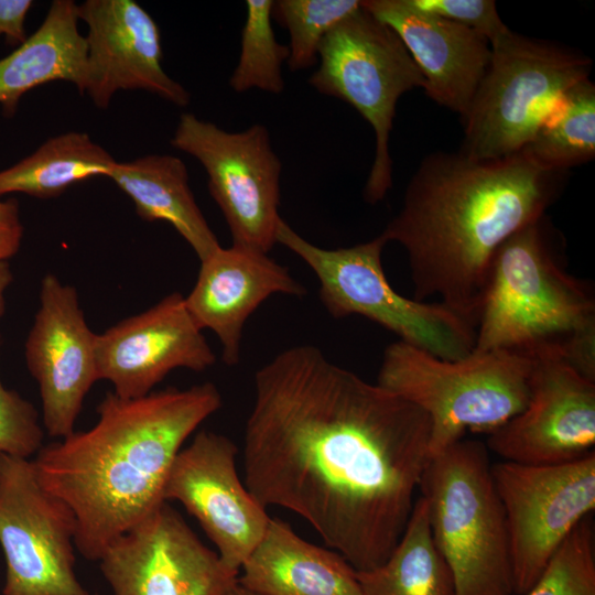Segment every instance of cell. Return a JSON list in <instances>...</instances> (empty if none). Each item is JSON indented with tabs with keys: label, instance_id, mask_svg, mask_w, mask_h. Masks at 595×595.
Masks as SVG:
<instances>
[{
	"label": "cell",
	"instance_id": "obj_1",
	"mask_svg": "<svg viewBox=\"0 0 595 595\" xmlns=\"http://www.w3.org/2000/svg\"><path fill=\"white\" fill-rule=\"evenodd\" d=\"M253 383L242 445L249 491L302 517L357 572L382 564L431 459L428 414L312 345L280 351Z\"/></svg>",
	"mask_w": 595,
	"mask_h": 595
},
{
	"label": "cell",
	"instance_id": "obj_2",
	"mask_svg": "<svg viewBox=\"0 0 595 595\" xmlns=\"http://www.w3.org/2000/svg\"><path fill=\"white\" fill-rule=\"evenodd\" d=\"M567 176L523 151L495 160L432 152L411 176L400 210L380 236L405 250L415 300L439 296L477 324L497 250L547 214Z\"/></svg>",
	"mask_w": 595,
	"mask_h": 595
},
{
	"label": "cell",
	"instance_id": "obj_3",
	"mask_svg": "<svg viewBox=\"0 0 595 595\" xmlns=\"http://www.w3.org/2000/svg\"><path fill=\"white\" fill-rule=\"evenodd\" d=\"M221 403L212 382L131 399L107 392L90 429L37 451V479L73 511L74 543L84 558L98 561L108 544L165 501L183 443Z\"/></svg>",
	"mask_w": 595,
	"mask_h": 595
},
{
	"label": "cell",
	"instance_id": "obj_4",
	"mask_svg": "<svg viewBox=\"0 0 595 595\" xmlns=\"http://www.w3.org/2000/svg\"><path fill=\"white\" fill-rule=\"evenodd\" d=\"M556 357L595 379L593 285L567 269L566 241L549 215L497 250L483 294L474 351Z\"/></svg>",
	"mask_w": 595,
	"mask_h": 595
},
{
	"label": "cell",
	"instance_id": "obj_5",
	"mask_svg": "<svg viewBox=\"0 0 595 595\" xmlns=\"http://www.w3.org/2000/svg\"><path fill=\"white\" fill-rule=\"evenodd\" d=\"M531 370V359L506 350L447 360L397 340L383 351L376 383L428 414L432 457L467 432L489 434L519 414Z\"/></svg>",
	"mask_w": 595,
	"mask_h": 595
},
{
	"label": "cell",
	"instance_id": "obj_6",
	"mask_svg": "<svg viewBox=\"0 0 595 595\" xmlns=\"http://www.w3.org/2000/svg\"><path fill=\"white\" fill-rule=\"evenodd\" d=\"M419 491L455 595H512L508 528L487 446L463 439L432 456Z\"/></svg>",
	"mask_w": 595,
	"mask_h": 595
},
{
	"label": "cell",
	"instance_id": "obj_7",
	"mask_svg": "<svg viewBox=\"0 0 595 595\" xmlns=\"http://www.w3.org/2000/svg\"><path fill=\"white\" fill-rule=\"evenodd\" d=\"M490 47L487 72L462 118L458 151L473 160L520 152L563 95L589 77L593 65L580 51L510 29Z\"/></svg>",
	"mask_w": 595,
	"mask_h": 595
},
{
	"label": "cell",
	"instance_id": "obj_8",
	"mask_svg": "<svg viewBox=\"0 0 595 595\" xmlns=\"http://www.w3.org/2000/svg\"><path fill=\"white\" fill-rule=\"evenodd\" d=\"M277 244L290 249L315 273L320 299L333 317L364 316L399 340L442 359H459L474 350V321L439 301L410 299L391 286L381 262L387 242L380 235L351 247L325 249L281 219Z\"/></svg>",
	"mask_w": 595,
	"mask_h": 595
},
{
	"label": "cell",
	"instance_id": "obj_9",
	"mask_svg": "<svg viewBox=\"0 0 595 595\" xmlns=\"http://www.w3.org/2000/svg\"><path fill=\"white\" fill-rule=\"evenodd\" d=\"M318 60L310 85L349 104L374 129L376 151L364 198L376 204L392 186L389 140L398 100L423 88L424 78L396 32L363 4L326 34Z\"/></svg>",
	"mask_w": 595,
	"mask_h": 595
},
{
	"label": "cell",
	"instance_id": "obj_10",
	"mask_svg": "<svg viewBox=\"0 0 595 595\" xmlns=\"http://www.w3.org/2000/svg\"><path fill=\"white\" fill-rule=\"evenodd\" d=\"M171 145L205 169L209 194L224 215L232 245L268 253L277 244L282 219L278 210L282 163L268 129L256 123L228 132L184 112Z\"/></svg>",
	"mask_w": 595,
	"mask_h": 595
},
{
	"label": "cell",
	"instance_id": "obj_11",
	"mask_svg": "<svg viewBox=\"0 0 595 595\" xmlns=\"http://www.w3.org/2000/svg\"><path fill=\"white\" fill-rule=\"evenodd\" d=\"M76 520L39 482L33 461L0 453L3 595H89L75 572Z\"/></svg>",
	"mask_w": 595,
	"mask_h": 595
},
{
	"label": "cell",
	"instance_id": "obj_12",
	"mask_svg": "<svg viewBox=\"0 0 595 595\" xmlns=\"http://www.w3.org/2000/svg\"><path fill=\"white\" fill-rule=\"evenodd\" d=\"M510 542L513 593L526 594L572 530L595 509V451L566 463L491 464Z\"/></svg>",
	"mask_w": 595,
	"mask_h": 595
},
{
	"label": "cell",
	"instance_id": "obj_13",
	"mask_svg": "<svg viewBox=\"0 0 595 595\" xmlns=\"http://www.w3.org/2000/svg\"><path fill=\"white\" fill-rule=\"evenodd\" d=\"M98 562L113 595H225L238 577L167 501L108 544Z\"/></svg>",
	"mask_w": 595,
	"mask_h": 595
},
{
	"label": "cell",
	"instance_id": "obj_14",
	"mask_svg": "<svg viewBox=\"0 0 595 595\" xmlns=\"http://www.w3.org/2000/svg\"><path fill=\"white\" fill-rule=\"evenodd\" d=\"M238 448L215 432H198L176 455L163 499L177 500L217 548L221 562L239 570L271 519L237 472Z\"/></svg>",
	"mask_w": 595,
	"mask_h": 595
},
{
	"label": "cell",
	"instance_id": "obj_15",
	"mask_svg": "<svg viewBox=\"0 0 595 595\" xmlns=\"http://www.w3.org/2000/svg\"><path fill=\"white\" fill-rule=\"evenodd\" d=\"M594 445L595 379L556 357L532 360L527 405L486 444L504 461L531 465L572 462Z\"/></svg>",
	"mask_w": 595,
	"mask_h": 595
},
{
	"label": "cell",
	"instance_id": "obj_16",
	"mask_svg": "<svg viewBox=\"0 0 595 595\" xmlns=\"http://www.w3.org/2000/svg\"><path fill=\"white\" fill-rule=\"evenodd\" d=\"M96 336L76 289L46 273L24 354L39 386L43 424L52 437L63 439L75 431L84 399L99 380Z\"/></svg>",
	"mask_w": 595,
	"mask_h": 595
},
{
	"label": "cell",
	"instance_id": "obj_17",
	"mask_svg": "<svg viewBox=\"0 0 595 595\" xmlns=\"http://www.w3.org/2000/svg\"><path fill=\"white\" fill-rule=\"evenodd\" d=\"M216 361L203 331L173 292L96 336L98 379L121 398H140L177 368L204 371Z\"/></svg>",
	"mask_w": 595,
	"mask_h": 595
},
{
	"label": "cell",
	"instance_id": "obj_18",
	"mask_svg": "<svg viewBox=\"0 0 595 595\" xmlns=\"http://www.w3.org/2000/svg\"><path fill=\"white\" fill-rule=\"evenodd\" d=\"M88 32L84 94L100 109L118 90L141 89L180 107L190 93L162 66L161 34L153 18L133 0H86L77 4Z\"/></svg>",
	"mask_w": 595,
	"mask_h": 595
},
{
	"label": "cell",
	"instance_id": "obj_19",
	"mask_svg": "<svg viewBox=\"0 0 595 595\" xmlns=\"http://www.w3.org/2000/svg\"><path fill=\"white\" fill-rule=\"evenodd\" d=\"M361 4L399 36L424 78L425 94L463 118L489 66V42L412 0H363Z\"/></svg>",
	"mask_w": 595,
	"mask_h": 595
},
{
	"label": "cell",
	"instance_id": "obj_20",
	"mask_svg": "<svg viewBox=\"0 0 595 595\" xmlns=\"http://www.w3.org/2000/svg\"><path fill=\"white\" fill-rule=\"evenodd\" d=\"M278 293L303 296L306 290L268 253L232 245L220 246L201 261L196 282L184 299L196 325L218 337L223 361L235 366L248 317Z\"/></svg>",
	"mask_w": 595,
	"mask_h": 595
},
{
	"label": "cell",
	"instance_id": "obj_21",
	"mask_svg": "<svg viewBox=\"0 0 595 595\" xmlns=\"http://www.w3.org/2000/svg\"><path fill=\"white\" fill-rule=\"evenodd\" d=\"M237 582L258 595H361L357 571L338 552L313 544L271 518Z\"/></svg>",
	"mask_w": 595,
	"mask_h": 595
},
{
	"label": "cell",
	"instance_id": "obj_22",
	"mask_svg": "<svg viewBox=\"0 0 595 595\" xmlns=\"http://www.w3.org/2000/svg\"><path fill=\"white\" fill-rule=\"evenodd\" d=\"M77 4L54 0L41 25L9 55L0 58V106L12 117L31 89L69 82L84 94L87 46L78 29Z\"/></svg>",
	"mask_w": 595,
	"mask_h": 595
},
{
	"label": "cell",
	"instance_id": "obj_23",
	"mask_svg": "<svg viewBox=\"0 0 595 595\" xmlns=\"http://www.w3.org/2000/svg\"><path fill=\"white\" fill-rule=\"evenodd\" d=\"M110 178L145 221L163 220L191 246L199 261L220 247L188 184L184 162L171 154H148L116 162Z\"/></svg>",
	"mask_w": 595,
	"mask_h": 595
},
{
	"label": "cell",
	"instance_id": "obj_24",
	"mask_svg": "<svg viewBox=\"0 0 595 595\" xmlns=\"http://www.w3.org/2000/svg\"><path fill=\"white\" fill-rule=\"evenodd\" d=\"M116 162L85 132L54 136L32 154L0 171V198L11 193L40 199L57 197L76 183L107 177Z\"/></svg>",
	"mask_w": 595,
	"mask_h": 595
},
{
	"label": "cell",
	"instance_id": "obj_25",
	"mask_svg": "<svg viewBox=\"0 0 595 595\" xmlns=\"http://www.w3.org/2000/svg\"><path fill=\"white\" fill-rule=\"evenodd\" d=\"M361 595H455L452 574L432 538L422 496L396 548L377 567L357 572Z\"/></svg>",
	"mask_w": 595,
	"mask_h": 595
},
{
	"label": "cell",
	"instance_id": "obj_26",
	"mask_svg": "<svg viewBox=\"0 0 595 595\" xmlns=\"http://www.w3.org/2000/svg\"><path fill=\"white\" fill-rule=\"evenodd\" d=\"M539 165L565 171L595 158V85L572 86L521 150Z\"/></svg>",
	"mask_w": 595,
	"mask_h": 595
},
{
	"label": "cell",
	"instance_id": "obj_27",
	"mask_svg": "<svg viewBox=\"0 0 595 595\" xmlns=\"http://www.w3.org/2000/svg\"><path fill=\"white\" fill-rule=\"evenodd\" d=\"M272 6V0L246 1L240 55L229 78L236 93L257 88L279 95L284 89L282 66L289 58V47L275 39Z\"/></svg>",
	"mask_w": 595,
	"mask_h": 595
},
{
	"label": "cell",
	"instance_id": "obj_28",
	"mask_svg": "<svg viewBox=\"0 0 595 595\" xmlns=\"http://www.w3.org/2000/svg\"><path fill=\"white\" fill-rule=\"evenodd\" d=\"M361 6L359 0H278L273 1L272 18L290 34L291 71L312 67L326 34Z\"/></svg>",
	"mask_w": 595,
	"mask_h": 595
},
{
	"label": "cell",
	"instance_id": "obj_29",
	"mask_svg": "<svg viewBox=\"0 0 595 595\" xmlns=\"http://www.w3.org/2000/svg\"><path fill=\"white\" fill-rule=\"evenodd\" d=\"M523 595H595V538L591 515L564 539Z\"/></svg>",
	"mask_w": 595,
	"mask_h": 595
},
{
	"label": "cell",
	"instance_id": "obj_30",
	"mask_svg": "<svg viewBox=\"0 0 595 595\" xmlns=\"http://www.w3.org/2000/svg\"><path fill=\"white\" fill-rule=\"evenodd\" d=\"M43 436L35 407L0 378V453L29 458L43 446Z\"/></svg>",
	"mask_w": 595,
	"mask_h": 595
},
{
	"label": "cell",
	"instance_id": "obj_31",
	"mask_svg": "<svg viewBox=\"0 0 595 595\" xmlns=\"http://www.w3.org/2000/svg\"><path fill=\"white\" fill-rule=\"evenodd\" d=\"M420 9L464 25L489 44L509 29L498 14L493 0H412Z\"/></svg>",
	"mask_w": 595,
	"mask_h": 595
},
{
	"label": "cell",
	"instance_id": "obj_32",
	"mask_svg": "<svg viewBox=\"0 0 595 595\" xmlns=\"http://www.w3.org/2000/svg\"><path fill=\"white\" fill-rule=\"evenodd\" d=\"M23 238V225L19 204L14 198H0V260L8 261L19 251Z\"/></svg>",
	"mask_w": 595,
	"mask_h": 595
},
{
	"label": "cell",
	"instance_id": "obj_33",
	"mask_svg": "<svg viewBox=\"0 0 595 595\" xmlns=\"http://www.w3.org/2000/svg\"><path fill=\"white\" fill-rule=\"evenodd\" d=\"M32 7V0H0V36L10 45L19 46L28 39L24 24Z\"/></svg>",
	"mask_w": 595,
	"mask_h": 595
},
{
	"label": "cell",
	"instance_id": "obj_34",
	"mask_svg": "<svg viewBox=\"0 0 595 595\" xmlns=\"http://www.w3.org/2000/svg\"><path fill=\"white\" fill-rule=\"evenodd\" d=\"M13 281V273L8 261L0 260V317L6 312V291Z\"/></svg>",
	"mask_w": 595,
	"mask_h": 595
},
{
	"label": "cell",
	"instance_id": "obj_35",
	"mask_svg": "<svg viewBox=\"0 0 595 595\" xmlns=\"http://www.w3.org/2000/svg\"><path fill=\"white\" fill-rule=\"evenodd\" d=\"M225 595H258L244 586H241L238 582H236Z\"/></svg>",
	"mask_w": 595,
	"mask_h": 595
}]
</instances>
